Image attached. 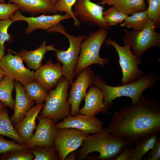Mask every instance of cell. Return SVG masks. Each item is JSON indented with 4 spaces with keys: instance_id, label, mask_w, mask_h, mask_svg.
I'll use <instances>...</instances> for the list:
<instances>
[{
    "instance_id": "obj_1",
    "label": "cell",
    "mask_w": 160,
    "mask_h": 160,
    "mask_svg": "<svg viewBox=\"0 0 160 160\" xmlns=\"http://www.w3.org/2000/svg\"><path fill=\"white\" fill-rule=\"evenodd\" d=\"M129 143L160 132V103L142 95L137 102L120 107L105 129Z\"/></svg>"
},
{
    "instance_id": "obj_2",
    "label": "cell",
    "mask_w": 160,
    "mask_h": 160,
    "mask_svg": "<svg viewBox=\"0 0 160 160\" xmlns=\"http://www.w3.org/2000/svg\"><path fill=\"white\" fill-rule=\"evenodd\" d=\"M160 77L157 74L149 73L144 75L137 81L125 85L113 86L106 84L98 76H95L94 85L99 87L104 95V103L108 107L113 101L121 97H126L132 100L131 104L136 103L146 89L152 88L158 82Z\"/></svg>"
},
{
    "instance_id": "obj_3",
    "label": "cell",
    "mask_w": 160,
    "mask_h": 160,
    "mask_svg": "<svg viewBox=\"0 0 160 160\" xmlns=\"http://www.w3.org/2000/svg\"><path fill=\"white\" fill-rule=\"evenodd\" d=\"M129 143L127 139L104 129L86 137L79 150L78 157L79 159H83L90 153L97 152L100 153L99 159H109L119 155Z\"/></svg>"
},
{
    "instance_id": "obj_4",
    "label": "cell",
    "mask_w": 160,
    "mask_h": 160,
    "mask_svg": "<svg viewBox=\"0 0 160 160\" xmlns=\"http://www.w3.org/2000/svg\"><path fill=\"white\" fill-rule=\"evenodd\" d=\"M48 33L57 32L65 35L68 38L69 46L67 50L53 48L55 55L58 62L62 64V74L70 84L73 82L75 77L74 71L76 65L81 44L87 36L81 35L74 36L67 32L60 23L47 30Z\"/></svg>"
},
{
    "instance_id": "obj_5",
    "label": "cell",
    "mask_w": 160,
    "mask_h": 160,
    "mask_svg": "<svg viewBox=\"0 0 160 160\" xmlns=\"http://www.w3.org/2000/svg\"><path fill=\"white\" fill-rule=\"evenodd\" d=\"M108 31L100 28L93 31L83 42L74 70L75 76L91 65L97 64L104 67L108 63V59L101 58L100 55L101 47L108 36Z\"/></svg>"
},
{
    "instance_id": "obj_6",
    "label": "cell",
    "mask_w": 160,
    "mask_h": 160,
    "mask_svg": "<svg viewBox=\"0 0 160 160\" xmlns=\"http://www.w3.org/2000/svg\"><path fill=\"white\" fill-rule=\"evenodd\" d=\"M70 83L65 77H62L55 88L49 91L40 116L56 121L70 115L71 106L67 101Z\"/></svg>"
},
{
    "instance_id": "obj_7",
    "label": "cell",
    "mask_w": 160,
    "mask_h": 160,
    "mask_svg": "<svg viewBox=\"0 0 160 160\" xmlns=\"http://www.w3.org/2000/svg\"><path fill=\"white\" fill-rule=\"evenodd\" d=\"M104 43L108 47H114L118 53L122 73V79L119 85L134 82L145 75L138 67L141 63V58L133 53L129 45L125 44L124 46H121L111 38L106 39Z\"/></svg>"
},
{
    "instance_id": "obj_8",
    "label": "cell",
    "mask_w": 160,
    "mask_h": 160,
    "mask_svg": "<svg viewBox=\"0 0 160 160\" xmlns=\"http://www.w3.org/2000/svg\"><path fill=\"white\" fill-rule=\"evenodd\" d=\"M151 20L147 25L140 31L125 30L123 41L129 45L132 52L140 57L147 50L153 47H160V33L156 32Z\"/></svg>"
},
{
    "instance_id": "obj_9",
    "label": "cell",
    "mask_w": 160,
    "mask_h": 160,
    "mask_svg": "<svg viewBox=\"0 0 160 160\" xmlns=\"http://www.w3.org/2000/svg\"><path fill=\"white\" fill-rule=\"evenodd\" d=\"M89 134L77 129H58L54 140V146L60 159L64 160L67 156L81 146Z\"/></svg>"
},
{
    "instance_id": "obj_10",
    "label": "cell",
    "mask_w": 160,
    "mask_h": 160,
    "mask_svg": "<svg viewBox=\"0 0 160 160\" xmlns=\"http://www.w3.org/2000/svg\"><path fill=\"white\" fill-rule=\"evenodd\" d=\"M9 52L0 61V68L4 76L16 80L23 86L34 81V72L25 67L17 52Z\"/></svg>"
},
{
    "instance_id": "obj_11",
    "label": "cell",
    "mask_w": 160,
    "mask_h": 160,
    "mask_svg": "<svg viewBox=\"0 0 160 160\" xmlns=\"http://www.w3.org/2000/svg\"><path fill=\"white\" fill-rule=\"evenodd\" d=\"M72 8L74 16L80 23H85L90 26L97 25L100 28L111 29V27L103 17V6L90 0H76Z\"/></svg>"
},
{
    "instance_id": "obj_12",
    "label": "cell",
    "mask_w": 160,
    "mask_h": 160,
    "mask_svg": "<svg viewBox=\"0 0 160 160\" xmlns=\"http://www.w3.org/2000/svg\"><path fill=\"white\" fill-rule=\"evenodd\" d=\"M95 76L91 68L88 67L77 76L71 87L67 101L71 106L70 115L74 116L79 113V105L86 96L88 87L94 85Z\"/></svg>"
},
{
    "instance_id": "obj_13",
    "label": "cell",
    "mask_w": 160,
    "mask_h": 160,
    "mask_svg": "<svg viewBox=\"0 0 160 160\" xmlns=\"http://www.w3.org/2000/svg\"><path fill=\"white\" fill-rule=\"evenodd\" d=\"M38 124L35 133L25 145L26 149L39 146L55 148L54 140L58 129L55 121L47 117L38 116Z\"/></svg>"
},
{
    "instance_id": "obj_14",
    "label": "cell",
    "mask_w": 160,
    "mask_h": 160,
    "mask_svg": "<svg viewBox=\"0 0 160 160\" xmlns=\"http://www.w3.org/2000/svg\"><path fill=\"white\" fill-rule=\"evenodd\" d=\"M71 18L72 16L67 13L63 15L57 13L51 15L43 14L36 17H27L23 15L19 10L14 12L10 19L13 23L19 21L26 22L28 26L25 33L30 34L36 29L47 30L61 21Z\"/></svg>"
},
{
    "instance_id": "obj_15",
    "label": "cell",
    "mask_w": 160,
    "mask_h": 160,
    "mask_svg": "<svg viewBox=\"0 0 160 160\" xmlns=\"http://www.w3.org/2000/svg\"><path fill=\"white\" fill-rule=\"evenodd\" d=\"M56 125L58 129L74 128L88 134H94L104 129L102 122L95 116L78 113L74 116L69 115L63 121L56 124Z\"/></svg>"
},
{
    "instance_id": "obj_16",
    "label": "cell",
    "mask_w": 160,
    "mask_h": 160,
    "mask_svg": "<svg viewBox=\"0 0 160 160\" xmlns=\"http://www.w3.org/2000/svg\"><path fill=\"white\" fill-rule=\"evenodd\" d=\"M62 67L60 63H54L50 60L41 65L34 72L35 81L48 91L55 87L62 77Z\"/></svg>"
},
{
    "instance_id": "obj_17",
    "label": "cell",
    "mask_w": 160,
    "mask_h": 160,
    "mask_svg": "<svg viewBox=\"0 0 160 160\" xmlns=\"http://www.w3.org/2000/svg\"><path fill=\"white\" fill-rule=\"evenodd\" d=\"M103 100L104 95L101 90L95 85L92 86L84 97V105L79 109V113L96 116L99 113L107 112L108 108L104 104Z\"/></svg>"
},
{
    "instance_id": "obj_18",
    "label": "cell",
    "mask_w": 160,
    "mask_h": 160,
    "mask_svg": "<svg viewBox=\"0 0 160 160\" xmlns=\"http://www.w3.org/2000/svg\"><path fill=\"white\" fill-rule=\"evenodd\" d=\"M15 87L16 97L14 113L10 118L14 126L23 119L34 103L26 93L20 82L15 80Z\"/></svg>"
},
{
    "instance_id": "obj_19",
    "label": "cell",
    "mask_w": 160,
    "mask_h": 160,
    "mask_svg": "<svg viewBox=\"0 0 160 160\" xmlns=\"http://www.w3.org/2000/svg\"><path fill=\"white\" fill-rule=\"evenodd\" d=\"M44 105L42 103L31 107L23 119L14 126L17 133L25 143L31 138L33 130L37 128L36 120Z\"/></svg>"
},
{
    "instance_id": "obj_20",
    "label": "cell",
    "mask_w": 160,
    "mask_h": 160,
    "mask_svg": "<svg viewBox=\"0 0 160 160\" xmlns=\"http://www.w3.org/2000/svg\"><path fill=\"white\" fill-rule=\"evenodd\" d=\"M10 3L17 5L23 12L32 15L42 13L51 15L57 14L54 6L49 0H8Z\"/></svg>"
},
{
    "instance_id": "obj_21",
    "label": "cell",
    "mask_w": 160,
    "mask_h": 160,
    "mask_svg": "<svg viewBox=\"0 0 160 160\" xmlns=\"http://www.w3.org/2000/svg\"><path fill=\"white\" fill-rule=\"evenodd\" d=\"M54 47V45L47 46L46 41H44L40 47L34 50L23 49L17 53L29 69L36 70L42 65V61L46 52L52 51Z\"/></svg>"
},
{
    "instance_id": "obj_22",
    "label": "cell",
    "mask_w": 160,
    "mask_h": 160,
    "mask_svg": "<svg viewBox=\"0 0 160 160\" xmlns=\"http://www.w3.org/2000/svg\"><path fill=\"white\" fill-rule=\"evenodd\" d=\"M157 134L146 136L136 141L129 160H142L143 156L153 148L158 140Z\"/></svg>"
},
{
    "instance_id": "obj_23",
    "label": "cell",
    "mask_w": 160,
    "mask_h": 160,
    "mask_svg": "<svg viewBox=\"0 0 160 160\" xmlns=\"http://www.w3.org/2000/svg\"><path fill=\"white\" fill-rule=\"evenodd\" d=\"M0 135L11 138L25 146V142L16 131L9 116L7 106L4 108L0 113Z\"/></svg>"
},
{
    "instance_id": "obj_24",
    "label": "cell",
    "mask_w": 160,
    "mask_h": 160,
    "mask_svg": "<svg viewBox=\"0 0 160 160\" xmlns=\"http://www.w3.org/2000/svg\"><path fill=\"white\" fill-rule=\"evenodd\" d=\"M112 6L128 15L147 9L145 0H117Z\"/></svg>"
},
{
    "instance_id": "obj_25",
    "label": "cell",
    "mask_w": 160,
    "mask_h": 160,
    "mask_svg": "<svg viewBox=\"0 0 160 160\" xmlns=\"http://www.w3.org/2000/svg\"><path fill=\"white\" fill-rule=\"evenodd\" d=\"M15 87V80L4 76L0 81V101L7 107L14 110L15 100L12 93Z\"/></svg>"
},
{
    "instance_id": "obj_26",
    "label": "cell",
    "mask_w": 160,
    "mask_h": 160,
    "mask_svg": "<svg viewBox=\"0 0 160 160\" xmlns=\"http://www.w3.org/2000/svg\"><path fill=\"white\" fill-rule=\"evenodd\" d=\"M132 15L127 16L120 25L132 28L134 30L140 31L147 25L150 20L148 16L146 10Z\"/></svg>"
},
{
    "instance_id": "obj_27",
    "label": "cell",
    "mask_w": 160,
    "mask_h": 160,
    "mask_svg": "<svg viewBox=\"0 0 160 160\" xmlns=\"http://www.w3.org/2000/svg\"><path fill=\"white\" fill-rule=\"evenodd\" d=\"M23 87L29 97L38 104L45 101L48 94V91L37 81H34L25 85Z\"/></svg>"
},
{
    "instance_id": "obj_28",
    "label": "cell",
    "mask_w": 160,
    "mask_h": 160,
    "mask_svg": "<svg viewBox=\"0 0 160 160\" xmlns=\"http://www.w3.org/2000/svg\"><path fill=\"white\" fill-rule=\"evenodd\" d=\"M35 157L34 160H57L60 159L55 148L39 146L29 149Z\"/></svg>"
},
{
    "instance_id": "obj_29",
    "label": "cell",
    "mask_w": 160,
    "mask_h": 160,
    "mask_svg": "<svg viewBox=\"0 0 160 160\" xmlns=\"http://www.w3.org/2000/svg\"><path fill=\"white\" fill-rule=\"evenodd\" d=\"M128 15L119 11L112 6L103 12L102 16L105 22L110 26L117 25L123 22Z\"/></svg>"
},
{
    "instance_id": "obj_30",
    "label": "cell",
    "mask_w": 160,
    "mask_h": 160,
    "mask_svg": "<svg viewBox=\"0 0 160 160\" xmlns=\"http://www.w3.org/2000/svg\"><path fill=\"white\" fill-rule=\"evenodd\" d=\"M76 0H58L53 5L55 10L60 12H64L70 15L74 21V26L79 28L81 23L74 16L72 7Z\"/></svg>"
},
{
    "instance_id": "obj_31",
    "label": "cell",
    "mask_w": 160,
    "mask_h": 160,
    "mask_svg": "<svg viewBox=\"0 0 160 160\" xmlns=\"http://www.w3.org/2000/svg\"><path fill=\"white\" fill-rule=\"evenodd\" d=\"M149 4L146 9L149 18L152 21L156 28L160 27V0H148Z\"/></svg>"
},
{
    "instance_id": "obj_32",
    "label": "cell",
    "mask_w": 160,
    "mask_h": 160,
    "mask_svg": "<svg viewBox=\"0 0 160 160\" xmlns=\"http://www.w3.org/2000/svg\"><path fill=\"white\" fill-rule=\"evenodd\" d=\"M7 160H31L34 156L29 149H17L8 152Z\"/></svg>"
},
{
    "instance_id": "obj_33",
    "label": "cell",
    "mask_w": 160,
    "mask_h": 160,
    "mask_svg": "<svg viewBox=\"0 0 160 160\" xmlns=\"http://www.w3.org/2000/svg\"><path fill=\"white\" fill-rule=\"evenodd\" d=\"M26 149L25 146L18 142L7 140L0 137V153H7L17 149Z\"/></svg>"
},
{
    "instance_id": "obj_34",
    "label": "cell",
    "mask_w": 160,
    "mask_h": 160,
    "mask_svg": "<svg viewBox=\"0 0 160 160\" xmlns=\"http://www.w3.org/2000/svg\"><path fill=\"white\" fill-rule=\"evenodd\" d=\"M19 10L20 7L16 4L0 3V19L10 18L14 12Z\"/></svg>"
},
{
    "instance_id": "obj_35",
    "label": "cell",
    "mask_w": 160,
    "mask_h": 160,
    "mask_svg": "<svg viewBox=\"0 0 160 160\" xmlns=\"http://www.w3.org/2000/svg\"><path fill=\"white\" fill-rule=\"evenodd\" d=\"M13 23L10 18L6 20L0 19V43L4 45L5 42H8L11 36L9 34L8 29Z\"/></svg>"
},
{
    "instance_id": "obj_36",
    "label": "cell",
    "mask_w": 160,
    "mask_h": 160,
    "mask_svg": "<svg viewBox=\"0 0 160 160\" xmlns=\"http://www.w3.org/2000/svg\"><path fill=\"white\" fill-rule=\"evenodd\" d=\"M152 150L151 155L145 159L148 160H159L160 158V139L158 140Z\"/></svg>"
},
{
    "instance_id": "obj_37",
    "label": "cell",
    "mask_w": 160,
    "mask_h": 160,
    "mask_svg": "<svg viewBox=\"0 0 160 160\" xmlns=\"http://www.w3.org/2000/svg\"><path fill=\"white\" fill-rule=\"evenodd\" d=\"M133 148H127L120 154L116 157L115 160H129L131 157Z\"/></svg>"
},
{
    "instance_id": "obj_38",
    "label": "cell",
    "mask_w": 160,
    "mask_h": 160,
    "mask_svg": "<svg viewBox=\"0 0 160 160\" xmlns=\"http://www.w3.org/2000/svg\"><path fill=\"white\" fill-rule=\"evenodd\" d=\"M116 0H100L98 4L99 5L107 4L109 6H112L113 3Z\"/></svg>"
},
{
    "instance_id": "obj_39",
    "label": "cell",
    "mask_w": 160,
    "mask_h": 160,
    "mask_svg": "<svg viewBox=\"0 0 160 160\" xmlns=\"http://www.w3.org/2000/svg\"><path fill=\"white\" fill-rule=\"evenodd\" d=\"M4 55V46L2 45L0 43V61L2 60Z\"/></svg>"
},
{
    "instance_id": "obj_40",
    "label": "cell",
    "mask_w": 160,
    "mask_h": 160,
    "mask_svg": "<svg viewBox=\"0 0 160 160\" xmlns=\"http://www.w3.org/2000/svg\"><path fill=\"white\" fill-rule=\"evenodd\" d=\"M71 154H68L66 156L65 159L67 160H75V154L73 152L71 153Z\"/></svg>"
},
{
    "instance_id": "obj_41",
    "label": "cell",
    "mask_w": 160,
    "mask_h": 160,
    "mask_svg": "<svg viewBox=\"0 0 160 160\" xmlns=\"http://www.w3.org/2000/svg\"><path fill=\"white\" fill-rule=\"evenodd\" d=\"M6 106L3 103L0 101V113L3 109Z\"/></svg>"
},
{
    "instance_id": "obj_42",
    "label": "cell",
    "mask_w": 160,
    "mask_h": 160,
    "mask_svg": "<svg viewBox=\"0 0 160 160\" xmlns=\"http://www.w3.org/2000/svg\"><path fill=\"white\" fill-rule=\"evenodd\" d=\"M4 76V73L0 68V81Z\"/></svg>"
},
{
    "instance_id": "obj_43",
    "label": "cell",
    "mask_w": 160,
    "mask_h": 160,
    "mask_svg": "<svg viewBox=\"0 0 160 160\" xmlns=\"http://www.w3.org/2000/svg\"><path fill=\"white\" fill-rule=\"evenodd\" d=\"M58 0H49L51 3L54 5L57 1Z\"/></svg>"
},
{
    "instance_id": "obj_44",
    "label": "cell",
    "mask_w": 160,
    "mask_h": 160,
    "mask_svg": "<svg viewBox=\"0 0 160 160\" xmlns=\"http://www.w3.org/2000/svg\"><path fill=\"white\" fill-rule=\"evenodd\" d=\"M0 3H5V1L4 0H0Z\"/></svg>"
}]
</instances>
